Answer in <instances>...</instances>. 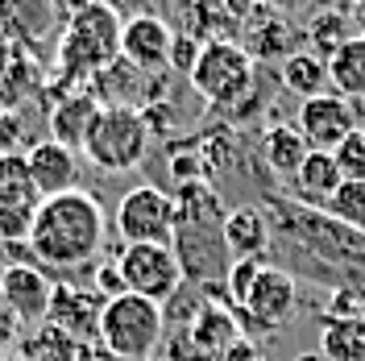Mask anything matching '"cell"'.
<instances>
[{
  "label": "cell",
  "instance_id": "obj_1",
  "mask_svg": "<svg viewBox=\"0 0 365 361\" xmlns=\"http://www.w3.org/2000/svg\"><path fill=\"white\" fill-rule=\"evenodd\" d=\"M108 225L113 220L104 216L100 200L88 195L83 187H75V191L42 200L34 225H29V237H25V249L42 270H58V274L88 270L104 253Z\"/></svg>",
  "mask_w": 365,
  "mask_h": 361
},
{
  "label": "cell",
  "instance_id": "obj_2",
  "mask_svg": "<svg viewBox=\"0 0 365 361\" xmlns=\"http://www.w3.org/2000/svg\"><path fill=\"white\" fill-rule=\"evenodd\" d=\"M120 25H125V17L104 0L75 17H63V29L54 34V83L63 91H79L108 63H116L120 59Z\"/></svg>",
  "mask_w": 365,
  "mask_h": 361
},
{
  "label": "cell",
  "instance_id": "obj_3",
  "mask_svg": "<svg viewBox=\"0 0 365 361\" xmlns=\"http://www.w3.org/2000/svg\"><path fill=\"white\" fill-rule=\"evenodd\" d=\"M187 83L212 113H228L237 121L250 113L253 96H257V63L241 42L216 38V42H204Z\"/></svg>",
  "mask_w": 365,
  "mask_h": 361
},
{
  "label": "cell",
  "instance_id": "obj_4",
  "mask_svg": "<svg viewBox=\"0 0 365 361\" xmlns=\"http://www.w3.org/2000/svg\"><path fill=\"white\" fill-rule=\"evenodd\" d=\"M154 150V133L137 108H104L91 116L79 158H88L100 175H129Z\"/></svg>",
  "mask_w": 365,
  "mask_h": 361
},
{
  "label": "cell",
  "instance_id": "obj_5",
  "mask_svg": "<svg viewBox=\"0 0 365 361\" xmlns=\"http://www.w3.org/2000/svg\"><path fill=\"white\" fill-rule=\"evenodd\" d=\"M100 345H108L125 361H150L166 345V307L145 295L120 291L104 303L100 316Z\"/></svg>",
  "mask_w": 365,
  "mask_h": 361
},
{
  "label": "cell",
  "instance_id": "obj_6",
  "mask_svg": "<svg viewBox=\"0 0 365 361\" xmlns=\"http://www.w3.org/2000/svg\"><path fill=\"white\" fill-rule=\"evenodd\" d=\"M108 220H113L116 237L125 245H170L175 228H179V212H175L170 191H162L154 183H141L116 200Z\"/></svg>",
  "mask_w": 365,
  "mask_h": 361
},
{
  "label": "cell",
  "instance_id": "obj_7",
  "mask_svg": "<svg viewBox=\"0 0 365 361\" xmlns=\"http://www.w3.org/2000/svg\"><path fill=\"white\" fill-rule=\"evenodd\" d=\"M299 307V283L291 270L262 262V270L253 278V287L245 291V299L237 303V316H241V332L250 337H274L278 328H287V320L295 316Z\"/></svg>",
  "mask_w": 365,
  "mask_h": 361
},
{
  "label": "cell",
  "instance_id": "obj_8",
  "mask_svg": "<svg viewBox=\"0 0 365 361\" xmlns=\"http://www.w3.org/2000/svg\"><path fill=\"white\" fill-rule=\"evenodd\" d=\"M116 270H120L125 291L145 295V299H154L162 307H166V303L182 291V283H187L175 245H120L116 249Z\"/></svg>",
  "mask_w": 365,
  "mask_h": 361
},
{
  "label": "cell",
  "instance_id": "obj_9",
  "mask_svg": "<svg viewBox=\"0 0 365 361\" xmlns=\"http://www.w3.org/2000/svg\"><path fill=\"white\" fill-rule=\"evenodd\" d=\"M38 208H42V191L29 175L25 154H0V241L25 245Z\"/></svg>",
  "mask_w": 365,
  "mask_h": 361
},
{
  "label": "cell",
  "instance_id": "obj_10",
  "mask_svg": "<svg viewBox=\"0 0 365 361\" xmlns=\"http://www.w3.org/2000/svg\"><path fill=\"white\" fill-rule=\"evenodd\" d=\"M361 116H365V104L357 100H344L336 91H324V96H312L299 104V133L307 137L312 150H336L349 133L361 129Z\"/></svg>",
  "mask_w": 365,
  "mask_h": 361
},
{
  "label": "cell",
  "instance_id": "obj_11",
  "mask_svg": "<svg viewBox=\"0 0 365 361\" xmlns=\"http://www.w3.org/2000/svg\"><path fill=\"white\" fill-rule=\"evenodd\" d=\"M50 295H54V278L38 266V262H9L0 270V299L13 312V320L25 328H38L50 316Z\"/></svg>",
  "mask_w": 365,
  "mask_h": 361
},
{
  "label": "cell",
  "instance_id": "obj_12",
  "mask_svg": "<svg viewBox=\"0 0 365 361\" xmlns=\"http://www.w3.org/2000/svg\"><path fill=\"white\" fill-rule=\"evenodd\" d=\"M104 303L108 295L91 283H75V278H63L54 283V295H50V324L63 328L67 337H75L79 345L100 337V316H104Z\"/></svg>",
  "mask_w": 365,
  "mask_h": 361
},
{
  "label": "cell",
  "instance_id": "obj_13",
  "mask_svg": "<svg viewBox=\"0 0 365 361\" xmlns=\"http://www.w3.org/2000/svg\"><path fill=\"white\" fill-rule=\"evenodd\" d=\"M170 46H175V25L158 17L154 9L133 13L120 25V59L133 63L137 71H145V75L170 71Z\"/></svg>",
  "mask_w": 365,
  "mask_h": 361
},
{
  "label": "cell",
  "instance_id": "obj_14",
  "mask_svg": "<svg viewBox=\"0 0 365 361\" xmlns=\"http://www.w3.org/2000/svg\"><path fill=\"white\" fill-rule=\"evenodd\" d=\"M237 42L250 50V59L262 67V63H287L295 50H303L307 42V34L299 29L287 13H274V9H257L253 4V17L250 21H241V38Z\"/></svg>",
  "mask_w": 365,
  "mask_h": 361
},
{
  "label": "cell",
  "instance_id": "obj_15",
  "mask_svg": "<svg viewBox=\"0 0 365 361\" xmlns=\"http://www.w3.org/2000/svg\"><path fill=\"white\" fill-rule=\"evenodd\" d=\"M25 162H29V175L38 183L42 200L79 187V166H83V158H79V150H71V146L54 141V137H38L25 150Z\"/></svg>",
  "mask_w": 365,
  "mask_h": 361
},
{
  "label": "cell",
  "instance_id": "obj_16",
  "mask_svg": "<svg viewBox=\"0 0 365 361\" xmlns=\"http://www.w3.org/2000/svg\"><path fill=\"white\" fill-rule=\"evenodd\" d=\"M220 237H225V249H228L232 262H241V258H266V253H270V241H274L270 212L257 208V203L228 208Z\"/></svg>",
  "mask_w": 365,
  "mask_h": 361
},
{
  "label": "cell",
  "instance_id": "obj_17",
  "mask_svg": "<svg viewBox=\"0 0 365 361\" xmlns=\"http://www.w3.org/2000/svg\"><path fill=\"white\" fill-rule=\"evenodd\" d=\"M38 91V63L29 46L0 42V113H17Z\"/></svg>",
  "mask_w": 365,
  "mask_h": 361
},
{
  "label": "cell",
  "instance_id": "obj_18",
  "mask_svg": "<svg viewBox=\"0 0 365 361\" xmlns=\"http://www.w3.org/2000/svg\"><path fill=\"white\" fill-rule=\"evenodd\" d=\"M204 295H207L204 307L195 312V320H191V324H182V328H187V332H191V337L200 340L212 357H216V353H225L228 345H232V340H241L245 332H241V316H237V307H232L228 299L220 303V299L207 291V287H204Z\"/></svg>",
  "mask_w": 365,
  "mask_h": 361
},
{
  "label": "cell",
  "instance_id": "obj_19",
  "mask_svg": "<svg viewBox=\"0 0 365 361\" xmlns=\"http://www.w3.org/2000/svg\"><path fill=\"white\" fill-rule=\"evenodd\" d=\"M341 183H344V175H341V166H336V158H332L328 150H312L307 162L299 166V175L291 179V195H295L303 208L324 212Z\"/></svg>",
  "mask_w": 365,
  "mask_h": 361
},
{
  "label": "cell",
  "instance_id": "obj_20",
  "mask_svg": "<svg viewBox=\"0 0 365 361\" xmlns=\"http://www.w3.org/2000/svg\"><path fill=\"white\" fill-rule=\"evenodd\" d=\"M96 113H100V104H96V96H91L88 88L63 91V100L46 113V125H50L46 137H54V141H63V146H71V150H79Z\"/></svg>",
  "mask_w": 365,
  "mask_h": 361
},
{
  "label": "cell",
  "instance_id": "obj_21",
  "mask_svg": "<svg viewBox=\"0 0 365 361\" xmlns=\"http://www.w3.org/2000/svg\"><path fill=\"white\" fill-rule=\"evenodd\" d=\"M175 212H179V225L187 228H225V216L228 208L220 200V191H216V183H179L175 191Z\"/></svg>",
  "mask_w": 365,
  "mask_h": 361
},
{
  "label": "cell",
  "instance_id": "obj_22",
  "mask_svg": "<svg viewBox=\"0 0 365 361\" xmlns=\"http://www.w3.org/2000/svg\"><path fill=\"white\" fill-rule=\"evenodd\" d=\"M312 154V146H307V137L299 133V125H270L266 133H262V158L270 166V175L278 179H295L299 166L307 162Z\"/></svg>",
  "mask_w": 365,
  "mask_h": 361
},
{
  "label": "cell",
  "instance_id": "obj_23",
  "mask_svg": "<svg viewBox=\"0 0 365 361\" xmlns=\"http://www.w3.org/2000/svg\"><path fill=\"white\" fill-rule=\"evenodd\" d=\"M328 83L336 96L365 104V38H349L341 50L328 54Z\"/></svg>",
  "mask_w": 365,
  "mask_h": 361
},
{
  "label": "cell",
  "instance_id": "obj_24",
  "mask_svg": "<svg viewBox=\"0 0 365 361\" xmlns=\"http://www.w3.org/2000/svg\"><path fill=\"white\" fill-rule=\"evenodd\" d=\"M278 83L291 96H299V104L312 100V96H324V91H332V83H328V59H319L316 50H295L278 67Z\"/></svg>",
  "mask_w": 365,
  "mask_h": 361
},
{
  "label": "cell",
  "instance_id": "obj_25",
  "mask_svg": "<svg viewBox=\"0 0 365 361\" xmlns=\"http://www.w3.org/2000/svg\"><path fill=\"white\" fill-rule=\"evenodd\" d=\"M319 353L324 361H365V316H328Z\"/></svg>",
  "mask_w": 365,
  "mask_h": 361
},
{
  "label": "cell",
  "instance_id": "obj_26",
  "mask_svg": "<svg viewBox=\"0 0 365 361\" xmlns=\"http://www.w3.org/2000/svg\"><path fill=\"white\" fill-rule=\"evenodd\" d=\"M79 340L67 337L63 328H54L50 320L38 324V328H25L21 340H17V353L25 361H79Z\"/></svg>",
  "mask_w": 365,
  "mask_h": 361
},
{
  "label": "cell",
  "instance_id": "obj_27",
  "mask_svg": "<svg viewBox=\"0 0 365 361\" xmlns=\"http://www.w3.org/2000/svg\"><path fill=\"white\" fill-rule=\"evenodd\" d=\"M307 46L316 50L319 59H328L332 50H341L349 38H353V21H349V13H341V9H319L316 17L307 21Z\"/></svg>",
  "mask_w": 365,
  "mask_h": 361
},
{
  "label": "cell",
  "instance_id": "obj_28",
  "mask_svg": "<svg viewBox=\"0 0 365 361\" xmlns=\"http://www.w3.org/2000/svg\"><path fill=\"white\" fill-rule=\"evenodd\" d=\"M324 212H328L332 220H341V225L365 233V183L344 179L341 187H336V195L328 200V208H324Z\"/></svg>",
  "mask_w": 365,
  "mask_h": 361
},
{
  "label": "cell",
  "instance_id": "obj_29",
  "mask_svg": "<svg viewBox=\"0 0 365 361\" xmlns=\"http://www.w3.org/2000/svg\"><path fill=\"white\" fill-rule=\"evenodd\" d=\"M332 158H336V166H341L344 179H357L365 183V129H357V133H349L332 150Z\"/></svg>",
  "mask_w": 365,
  "mask_h": 361
},
{
  "label": "cell",
  "instance_id": "obj_30",
  "mask_svg": "<svg viewBox=\"0 0 365 361\" xmlns=\"http://www.w3.org/2000/svg\"><path fill=\"white\" fill-rule=\"evenodd\" d=\"M200 50H204V42H195L191 34H182V29H175V46H170V75H191V67H195V59H200Z\"/></svg>",
  "mask_w": 365,
  "mask_h": 361
},
{
  "label": "cell",
  "instance_id": "obj_31",
  "mask_svg": "<svg viewBox=\"0 0 365 361\" xmlns=\"http://www.w3.org/2000/svg\"><path fill=\"white\" fill-rule=\"evenodd\" d=\"M166 361H216V357H212L187 328H179V332L170 337V345H166Z\"/></svg>",
  "mask_w": 365,
  "mask_h": 361
},
{
  "label": "cell",
  "instance_id": "obj_32",
  "mask_svg": "<svg viewBox=\"0 0 365 361\" xmlns=\"http://www.w3.org/2000/svg\"><path fill=\"white\" fill-rule=\"evenodd\" d=\"M17 340H21V324L13 320V312H9L4 299H0V353H13Z\"/></svg>",
  "mask_w": 365,
  "mask_h": 361
},
{
  "label": "cell",
  "instance_id": "obj_33",
  "mask_svg": "<svg viewBox=\"0 0 365 361\" xmlns=\"http://www.w3.org/2000/svg\"><path fill=\"white\" fill-rule=\"evenodd\" d=\"M216 361H266V357H262V349L250 337H241V340H232L225 353H216Z\"/></svg>",
  "mask_w": 365,
  "mask_h": 361
},
{
  "label": "cell",
  "instance_id": "obj_34",
  "mask_svg": "<svg viewBox=\"0 0 365 361\" xmlns=\"http://www.w3.org/2000/svg\"><path fill=\"white\" fill-rule=\"evenodd\" d=\"M79 361H125V357H116L108 345H100V340H88L83 349H79Z\"/></svg>",
  "mask_w": 365,
  "mask_h": 361
},
{
  "label": "cell",
  "instance_id": "obj_35",
  "mask_svg": "<svg viewBox=\"0 0 365 361\" xmlns=\"http://www.w3.org/2000/svg\"><path fill=\"white\" fill-rule=\"evenodd\" d=\"M245 4H257V9H274V13H299L303 4L312 0H245Z\"/></svg>",
  "mask_w": 365,
  "mask_h": 361
},
{
  "label": "cell",
  "instance_id": "obj_36",
  "mask_svg": "<svg viewBox=\"0 0 365 361\" xmlns=\"http://www.w3.org/2000/svg\"><path fill=\"white\" fill-rule=\"evenodd\" d=\"M104 4H113L120 17H133V13H150V9H145L150 0H104Z\"/></svg>",
  "mask_w": 365,
  "mask_h": 361
},
{
  "label": "cell",
  "instance_id": "obj_37",
  "mask_svg": "<svg viewBox=\"0 0 365 361\" xmlns=\"http://www.w3.org/2000/svg\"><path fill=\"white\" fill-rule=\"evenodd\" d=\"M91 4H100V0H54V9H58L63 17H75V13H83Z\"/></svg>",
  "mask_w": 365,
  "mask_h": 361
},
{
  "label": "cell",
  "instance_id": "obj_38",
  "mask_svg": "<svg viewBox=\"0 0 365 361\" xmlns=\"http://www.w3.org/2000/svg\"><path fill=\"white\" fill-rule=\"evenodd\" d=\"M349 21H353V34H357V38H365V0H353Z\"/></svg>",
  "mask_w": 365,
  "mask_h": 361
},
{
  "label": "cell",
  "instance_id": "obj_39",
  "mask_svg": "<svg viewBox=\"0 0 365 361\" xmlns=\"http://www.w3.org/2000/svg\"><path fill=\"white\" fill-rule=\"evenodd\" d=\"M295 361H324V353L316 349V353H303V357H295Z\"/></svg>",
  "mask_w": 365,
  "mask_h": 361
},
{
  "label": "cell",
  "instance_id": "obj_40",
  "mask_svg": "<svg viewBox=\"0 0 365 361\" xmlns=\"http://www.w3.org/2000/svg\"><path fill=\"white\" fill-rule=\"evenodd\" d=\"M0 361H25V357L17 353V349H13V353H0Z\"/></svg>",
  "mask_w": 365,
  "mask_h": 361
},
{
  "label": "cell",
  "instance_id": "obj_41",
  "mask_svg": "<svg viewBox=\"0 0 365 361\" xmlns=\"http://www.w3.org/2000/svg\"><path fill=\"white\" fill-rule=\"evenodd\" d=\"M150 361H166V357H150Z\"/></svg>",
  "mask_w": 365,
  "mask_h": 361
}]
</instances>
